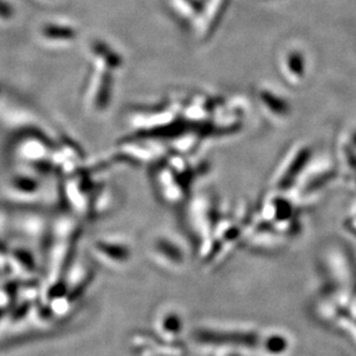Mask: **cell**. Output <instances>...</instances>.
Listing matches in <instances>:
<instances>
[{
    "label": "cell",
    "instance_id": "8",
    "mask_svg": "<svg viewBox=\"0 0 356 356\" xmlns=\"http://www.w3.org/2000/svg\"><path fill=\"white\" fill-rule=\"evenodd\" d=\"M152 331L161 339L172 343H185L186 319L184 312L175 305H161L152 315Z\"/></svg>",
    "mask_w": 356,
    "mask_h": 356
},
{
    "label": "cell",
    "instance_id": "12",
    "mask_svg": "<svg viewBox=\"0 0 356 356\" xmlns=\"http://www.w3.org/2000/svg\"><path fill=\"white\" fill-rule=\"evenodd\" d=\"M44 40H47L51 43H66L72 42L75 38L74 29L68 27H47L44 28L43 31Z\"/></svg>",
    "mask_w": 356,
    "mask_h": 356
},
{
    "label": "cell",
    "instance_id": "2",
    "mask_svg": "<svg viewBox=\"0 0 356 356\" xmlns=\"http://www.w3.org/2000/svg\"><path fill=\"white\" fill-rule=\"evenodd\" d=\"M193 346L200 352H229L240 356H289L292 337L276 327L236 324L202 323L188 333Z\"/></svg>",
    "mask_w": 356,
    "mask_h": 356
},
{
    "label": "cell",
    "instance_id": "10",
    "mask_svg": "<svg viewBox=\"0 0 356 356\" xmlns=\"http://www.w3.org/2000/svg\"><path fill=\"white\" fill-rule=\"evenodd\" d=\"M43 182L36 177H33L31 173H24L22 175H17L12 180L8 187L10 195L13 196L17 202H21L27 204L31 208V205L34 203L35 200H40L43 194Z\"/></svg>",
    "mask_w": 356,
    "mask_h": 356
},
{
    "label": "cell",
    "instance_id": "15",
    "mask_svg": "<svg viewBox=\"0 0 356 356\" xmlns=\"http://www.w3.org/2000/svg\"><path fill=\"white\" fill-rule=\"evenodd\" d=\"M212 356H240L238 354L229 353V352H220V353L212 354Z\"/></svg>",
    "mask_w": 356,
    "mask_h": 356
},
{
    "label": "cell",
    "instance_id": "7",
    "mask_svg": "<svg viewBox=\"0 0 356 356\" xmlns=\"http://www.w3.org/2000/svg\"><path fill=\"white\" fill-rule=\"evenodd\" d=\"M156 194L164 204L180 207L192 195L191 186L168 165H161L152 173Z\"/></svg>",
    "mask_w": 356,
    "mask_h": 356
},
{
    "label": "cell",
    "instance_id": "14",
    "mask_svg": "<svg viewBox=\"0 0 356 356\" xmlns=\"http://www.w3.org/2000/svg\"><path fill=\"white\" fill-rule=\"evenodd\" d=\"M12 15H13V12L10 10V5L5 3L3 0H0V22L10 21Z\"/></svg>",
    "mask_w": 356,
    "mask_h": 356
},
{
    "label": "cell",
    "instance_id": "1",
    "mask_svg": "<svg viewBox=\"0 0 356 356\" xmlns=\"http://www.w3.org/2000/svg\"><path fill=\"white\" fill-rule=\"evenodd\" d=\"M309 310L321 325L343 337L356 318V252L346 242H327L319 252Z\"/></svg>",
    "mask_w": 356,
    "mask_h": 356
},
{
    "label": "cell",
    "instance_id": "9",
    "mask_svg": "<svg viewBox=\"0 0 356 356\" xmlns=\"http://www.w3.org/2000/svg\"><path fill=\"white\" fill-rule=\"evenodd\" d=\"M131 345L138 356H185L186 343H172L161 339L150 331H138L131 338Z\"/></svg>",
    "mask_w": 356,
    "mask_h": 356
},
{
    "label": "cell",
    "instance_id": "13",
    "mask_svg": "<svg viewBox=\"0 0 356 356\" xmlns=\"http://www.w3.org/2000/svg\"><path fill=\"white\" fill-rule=\"evenodd\" d=\"M343 226H345V229H346L347 232L350 233V236L356 238V203L345 216Z\"/></svg>",
    "mask_w": 356,
    "mask_h": 356
},
{
    "label": "cell",
    "instance_id": "4",
    "mask_svg": "<svg viewBox=\"0 0 356 356\" xmlns=\"http://www.w3.org/2000/svg\"><path fill=\"white\" fill-rule=\"evenodd\" d=\"M81 232L80 219L73 213H61L51 220L43 250L40 296L58 286L74 263Z\"/></svg>",
    "mask_w": 356,
    "mask_h": 356
},
{
    "label": "cell",
    "instance_id": "3",
    "mask_svg": "<svg viewBox=\"0 0 356 356\" xmlns=\"http://www.w3.org/2000/svg\"><path fill=\"white\" fill-rule=\"evenodd\" d=\"M306 211L287 193H263L252 205L245 245L259 252L284 248L302 232Z\"/></svg>",
    "mask_w": 356,
    "mask_h": 356
},
{
    "label": "cell",
    "instance_id": "5",
    "mask_svg": "<svg viewBox=\"0 0 356 356\" xmlns=\"http://www.w3.org/2000/svg\"><path fill=\"white\" fill-rule=\"evenodd\" d=\"M150 262L166 273H178L187 263V248L177 234L159 231L152 236L147 247Z\"/></svg>",
    "mask_w": 356,
    "mask_h": 356
},
{
    "label": "cell",
    "instance_id": "11",
    "mask_svg": "<svg viewBox=\"0 0 356 356\" xmlns=\"http://www.w3.org/2000/svg\"><path fill=\"white\" fill-rule=\"evenodd\" d=\"M47 145V143H44V141L38 138L31 140V141L27 140L21 143L20 149L19 150L17 149V154L21 161L27 163L26 165H40L50 154V149Z\"/></svg>",
    "mask_w": 356,
    "mask_h": 356
},
{
    "label": "cell",
    "instance_id": "6",
    "mask_svg": "<svg viewBox=\"0 0 356 356\" xmlns=\"http://www.w3.org/2000/svg\"><path fill=\"white\" fill-rule=\"evenodd\" d=\"M90 257L106 269H126L131 264L134 248L131 238L121 233H108L95 238L90 245Z\"/></svg>",
    "mask_w": 356,
    "mask_h": 356
}]
</instances>
